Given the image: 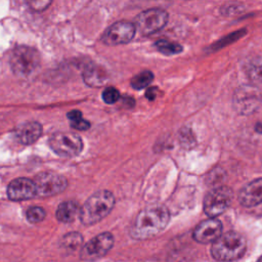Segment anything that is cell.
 <instances>
[{
    "label": "cell",
    "mask_w": 262,
    "mask_h": 262,
    "mask_svg": "<svg viewBox=\"0 0 262 262\" xmlns=\"http://www.w3.org/2000/svg\"><path fill=\"white\" fill-rule=\"evenodd\" d=\"M169 219L170 214L165 206H148L136 216L131 227V235L137 239L151 237L167 226Z\"/></svg>",
    "instance_id": "obj_1"
},
{
    "label": "cell",
    "mask_w": 262,
    "mask_h": 262,
    "mask_svg": "<svg viewBox=\"0 0 262 262\" xmlns=\"http://www.w3.org/2000/svg\"><path fill=\"white\" fill-rule=\"evenodd\" d=\"M115 196L108 190L93 193L80 208L79 218L85 225L94 224L103 219L114 208Z\"/></svg>",
    "instance_id": "obj_2"
},
{
    "label": "cell",
    "mask_w": 262,
    "mask_h": 262,
    "mask_svg": "<svg viewBox=\"0 0 262 262\" xmlns=\"http://www.w3.org/2000/svg\"><path fill=\"white\" fill-rule=\"evenodd\" d=\"M247 248L246 238L238 232L229 231L220 234L212 244V257L219 261H231L241 258Z\"/></svg>",
    "instance_id": "obj_3"
},
{
    "label": "cell",
    "mask_w": 262,
    "mask_h": 262,
    "mask_svg": "<svg viewBox=\"0 0 262 262\" xmlns=\"http://www.w3.org/2000/svg\"><path fill=\"white\" fill-rule=\"evenodd\" d=\"M10 66L13 73L19 77H29L40 66L39 52L30 46H17L10 56Z\"/></svg>",
    "instance_id": "obj_4"
},
{
    "label": "cell",
    "mask_w": 262,
    "mask_h": 262,
    "mask_svg": "<svg viewBox=\"0 0 262 262\" xmlns=\"http://www.w3.org/2000/svg\"><path fill=\"white\" fill-rule=\"evenodd\" d=\"M49 146L60 157H76L83 149V141L77 133L56 132L49 138Z\"/></svg>",
    "instance_id": "obj_5"
},
{
    "label": "cell",
    "mask_w": 262,
    "mask_h": 262,
    "mask_svg": "<svg viewBox=\"0 0 262 262\" xmlns=\"http://www.w3.org/2000/svg\"><path fill=\"white\" fill-rule=\"evenodd\" d=\"M234 110L242 115L256 112L262 103V93L253 85H244L237 88L233 95Z\"/></svg>",
    "instance_id": "obj_6"
},
{
    "label": "cell",
    "mask_w": 262,
    "mask_h": 262,
    "mask_svg": "<svg viewBox=\"0 0 262 262\" xmlns=\"http://www.w3.org/2000/svg\"><path fill=\"white\" fill-rule=\"evenodd\" d=\"M168 13L160 8H151L139 13L134 21L136 30L143 35H151L163 29L168 23Z\"/></svg>",
    "instance_id": "obj_7"
},
{
    "label": "cell",
    "mask_w": 262,
    "mask_h": 262,
    "mask_svg": "<svg viewBox=\"0 0 262 262\" xmlns=\"http://www.w3.org/2000/svg\"><path fill=\"white\" fill-rule=\"evenodd\" d=\"M233 192L230 187L218 186L211 189L204 200V211L209 217H217L230 205Z\"/></svg>",
    "instance_id": "obj_8"
},
{
    "label": "cell",
    "mask_w": 262,
    "mask_h": 262,
    "mask_svg": "<svg viewBox=\"0 0 262 262\" xmlns=\"http://www.w3.org/2000/svg\"><path fill=\"white\" fill-rule=\"evenodd\" d=\"M34 183L38 196H51L60 193L68 186L67 179L55 172H42L38 174Z\"/></svg>",
    "instance_id": "obj_9"
},
{
    "label": "cell",
    "mask_w": 262,
    "mask_h": 262,
    "mask_svg": "<svg viewBox=\"0 0 262 262\" xmlns=\"http://www.w3.org/2000/svg\"><path fill=\"white\" fill-rule=\"evenodd\" d=\"M136 32V27L133 23L121 20L113 24L103 33L101 40L104 44L115 46L130 42Z\"/></svg>",
    "instance_id": "obj_10"
},
{
    "label": "cell",
    "mask_w": 262,
    "mask_h": 262,
    "mask_svg": "<svg viewBox=\"0 0 262 262\" xmlns=\"http://www.w3.org/2000/svg\"><path fill=\"white\" fill-rule=\"evenodd\" d=\"M114 245V236L110 232H102L91 238L81 250L82 260H96L104 256Z\"/></svg>",
    "instance_id": "obj_11"
},
{
    "label": "cell",
    "mask_w": 262,
    "mask_h": 262,
    "mask_svg": "<svg viewBox=\"0 0 262 262\" xmlns=\"http://www.w3.org/2000/svg\"><path fill=\"white\" fill-rule=\"evenodd\" d=\"M222 232V224L215 217H210L196 225L192 237L201 244L213 243Z\"/></svg>",
    "instance_id": "obj_12"
},
{
    "label": "cell",
    "mask_w": 262,
    "mask_h": 262,
    "mask_svg": "<svg viewBox=\"0 0 262 262\" xmlns=\"http://www.w3.org/2000/svg\"><path fill=\"white\" fill-rule=\"evenodd\" d=\"M7 195L12 201H25L37 195L34 180L28 178H16L7 187Z\"/></svg>",
    "instance_id": "obj_13"
},
{
    "label": "cell",
    "mask_w": 262,
    "mask_h": 262,
    "mask_svg": "<svg viewBox=\"0 0 262 262\" xmlns=\"http://www.w3.org/2000/svg\"><path fill=\"white\" fill-rule=\"evenodd\" d=\"M238 201L247 208H251L262 203V177L245 185L238 193Z\"/></svg>",
    "instance_id": "obj_14"
},
{
    "label": "cell",
    "mask_w": 262,
    "mask_h": 262,
    "mask_svg": "<svg viewBox=\"0 0 262 262\" xmlns=\"http://www.w3.org/2000/svg\"><path fill=\"white\" fill-rule=\"evenodd\" d=\"M83 80L90 87H100L107 82L108 74L98 64H89L83 72Z\"/></svg>",
    "instance_id": "obj_15"
},
{
    "label": "cell",
    "mask_w": 262,
    "mask_h": 262,
    "mask_svg": "<svg viewBox=\"0 0 262 262\" xmlns=\"http://www.w3.org/2000/svg\"><path fill=\"white\" fill-rule=\"evenodd\" d=\"M16 136L24 144H32L42 134V126L38 122H27L16 129Z\"/></svg>",
    "instance_id": "obj_16"
},
{
    "label": "cell",
    "mask_w": 262,
    "mask_h": 262,
    "mask_svg": "<svg viewBox=\"0 0 262 262\" xmlns=\"http://www.w3.org/2000/svg\"><path fill=\"white\" fill-rule=\"evenodd\" d=\"M80 207L75 201H67L59 204L56 210V218L59 222L68 223L72 222L77 216H79Z\"/></svg>",
    "instance_id": "obj_17"
},
{
    "label": "cell",
    "mask_w": 262,
    "mask_h": 262,
    "mask_svg": "<svg viewBox=\"0 0 262 262\" xmlns=\"http://www.w3.org/2000/svg\"><path fill=\"white\" fill-rule=\"evenodd\" d=\"M247 74L252 81L262 83V56L256 57L250 61L247 67Z\"/></svg>",
    "instance_id": "obj_18"
},
{
    "label": "cell",
    "mask_w": 262,
    "mask_h": 262,
    "mask_svg": "<svg viewBox=\"0 0 262 262\" xmlns=\"http://www.w3.org/2000/svg\"><path fill=\"white\" fill-rule=\"evenodd\" d=\"M154 80V74L150 71H143L135 75L131 79V86L136 90H141L147 87Z\"/></svg>",
    "instance_id": "obj_19"
},
{
    "label": "cell",
    "mask_w": 262,
    "mask_h": 262,
    "mask_svg": "<svg viewBox=\"0 0 262 262\" xmlns=\"http://www.w3.org/2000/svg\"><path fill=\"white\" fill-rule=\"evenodd\" d=\"M155 46L165 55H173L182 51V46L180 44L168 40H159L155 43Z\"/></svg>",
    "instance_id": "obj_20"
},
{
    "label": "cell",
    "mask_w": 262,
    "mask_h": 262,
    "mask_svg": "<svg viewBox=\"0 0 262 262\" xmlns=\"http://www.w3.org/2000/svg\"><path fill=\"white\" fill-rule=\"evenodd\" d=\"M83 242V236L79 232H70L63 235L60 242V246L67 250H76L78 249Z\"/></svg>",
    "instance_id": "obj_21"
},
{
    "label": "cell",
    "mask_w": 262,
    "mask_h": 262,
    "mask_svg": "<svg viewBox=\"0 0 262 262\" xmlns=\"http://www.w3.org/2000/svg\"><path fill=\"white\" fill-rule=\"evenodd\" d=\"M45 210L41 207H31L27 211V219L32 223L41 222L45 218Z\"/></svg>",
    "instance_id": "obj_22"
},
{
    "label": "cell",
    "mask_w": 262,
    "mask_h": 262,
    "mask_svg": "<svg viewBox=\"0 0 262 262\" xmlns=\"http://www.w3.org/2000/svg\"><path fill=\"white\" fill-rule=\"evenodd\" d=\"M102 99L107 104H113L117 102L120 98V93L115 87H106L102 92Z\"/></svg>",
    "instance_id": "obj_23"
},
{
    "label": "cell",
    "mask_w": 262,
    "mask_h": 262,
    "mask_svg": "<svg viewBox=\"0 0 262 262\" xmlns=\"http://www.w3.org/2000/svg\"><path fill=\"white\" fill-rule=\"evenodd\" d=\"M26 4L30 9L36 12H41L48 8L52 0H25Z\"/></svg>",
    "instance_id": "obj_24"
},
{
    "label": "cell",
    "mask_w": 262,
    "mask_h": 262,
    "mask_svg": "<svg viewBox=\"0 0 262 262\" xmlns=\"http://www.w3.org/2000/svg\"><path fill=\"white\" fill-rule=\"evenodd\" d=\"M71 126H72V128H74L76 130L85 131V130L90 128V123L87 120L83 119V117H82V118H79L77 120L71 121Z\"/></svg>",
    "instance_id": "obj_25"
},
{
    "label": "cell",
    "mask_w": 262,
    "mask_h": 262,
    "mask_svg": "<svg viewBox=\"0 0 262 262\" xmlns=\"http://www.w3.org/2000/svg\"><path fill=\"white\" fill-rule=\"evenodd\" d=\"M82 117H83L82 113L78 110H73V111L68 113V118H69L70 121H74V120H77V119L82 118Z\"/></svg>",
    "instance_id": "obj_26"
},
{
    "label": "cell",
    "mask_w": 262,
    "mask_h": 262,
    "mask_svg": "<svg viewBox=\"0 0 262 262\" xmlns=\"http://www.w3.org/2000/svg\"><path fill=\"white\" fill-rule=\"evenodd\" d=\"M157 91L158 89L156 87H151V88H148L145 92V96L148 100H154L157 96Z\"/></svg>",
    "instance_id": "obj_27"
},
{
    "label": "cell",
    "mask_w": 262,
    "mask_h": 262,
    "mask_svg": "<svg viewBox=\"0 0 262 262\" xmlns=\"http://www.w3.org/2000/svg\"><path fill=\"white\" fill-rule=\"evenodd\" d=\"M259 261H262V257H261V258H260V259H259Z\"/></svg>",
    "instance_id": "obj_28"
}]
</instances>
